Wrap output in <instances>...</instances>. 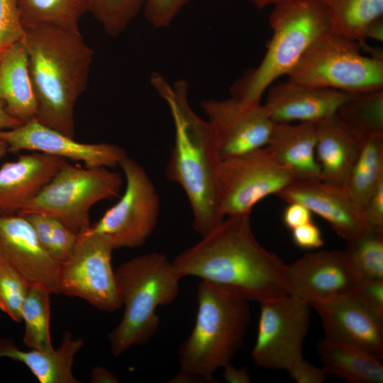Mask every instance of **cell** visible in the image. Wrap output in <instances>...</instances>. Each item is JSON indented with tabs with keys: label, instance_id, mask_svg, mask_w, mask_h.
I'll return each instance as SVG.
<instances>
[{
	"label": "cell",
	"instance_id": "1",
	"mask_svg": "<svg viewBox=\"0 0 383 383\" xmlns=\"http://www.w3.org/2000/svg\"><path fill=\"white\" fill-rule=\"evenodd\" d=\"M250 215L229 216L172 261L181 278L193 276L260 304L288 295L287 265L256 240Z\"/></svg>",
	"mask_w": 383,
	"mask_h": 383
},
{
	"label": "cell",
	"instance_id": "2",
	"mask_svg": "<svg viewBox=\"0 0 383 383\" xmlns=\"http://www.w3.org/2000/svg\"><path fill=\"white\" fill-rule=\"evenodd\" d=\"M150 82L167 105L174 124V142L166 176L183 189L192 211L193 228L203 236L224 218L218 202L221 159L213 130L190 106L186 80L171 83L154 72Z\"/></svg>",
	"mask_w": 383,
	"mask_h": 383
},
{
	"label": "cell",
	"instance_id": "3",
	"mask_svg": "<svg viewBox=\"0 0 383 383\" xmlns=\"http://www.w3.org/2000/svg\"><path fill=\"white\" fill-rule=\"evenodd\" d=\"M22 40L37 104L35 118L74 138V108L87 89L94 51L79 28H27Z\"/></svg>",
	"mask_w": 383,
	"mask_h": 383
},
{
	"label": "cell",
	"instance_id": "4",
	"mask_svg": "<svg viewBox=\"0 0 383 383\" xmlns=\"http://www.w3.org/2000/svg\"><path fill=\"white\" fill-rule=\"evenodd\" d=\"M194 326L180 345L179 372L170 382H211L242 347L251 321L249 301L201 280Z\"/></svg>",
	"mask_w": 383,
	"mask_h": 383
},
{
	"label": "cell",
	"instance_id": "5",
	"mask_svg": "<svg viewBox=\"0 0 383 383\" xmlns=\"http://www.w3.org/2000/svg\"><path fill=\"white\" fill-rule=\"evenodd\" d=\"M115 274L124 311L108 338L111 353L117 357L132 346L147 343L157 333L160 319L156 310L176 299L182 278L172 262L157 252L123 262Z\"/></svg>",
	"mask_w": 383,
	"mask_h": 383
},
{
	"label": "cell",
	"instance_id": "6",
	"mask_svg": "<svg viewBox=\"0 0 383 383\" xmlns=\"http://www.w3.org/2000/svg\"><path fill=\"white\" fill-rule=\"evenodd\" d=\"M269 16L272 35L260 63L231 87V96L248 104L261 103L267 89L287 76L306 50L331 31L327 11L318 0H282Z\"/></svg>",
	"mask_w": 383,
	"mask_h": 383
},
{
	"label": "cell",
	"instance_id": "7",
	"mask_svg": "<svg viewBox=\"0 0 383 383\" xmlns=\"http://www.w3.org/2000/svg\"><path fill=\"white\" fill-rule=\"evenodd\" d=\"M287 77L349 94L383 89V57L365 55L360 42L331 31L312 44Z\"/></svg>",
	"mask_w": 383,
	"mask_h": 383
},
{
	"label": "cell",
	"instance_id": "8",
	"mask_svg": "<svg viewBox=\"0 0 383 383\" xmlns=\"http://www.w3.org/2000/svg\"><path fill=\"white\" fill-rule=\"evenodd\" d=\"M122 180L120 174L109 167L67 163L16 214L43 213L81 235L91 226V208L118 197Z\"/></svg>",
	"mask_w": 383,
	"mask_h": 383
},
{
	"label": "cell",
	"instance_id": "9",
	"mask_svg": "<svg viewBox=\"0 0 383 383\" xmlns=\"http://www.w3.org/2000/svg\"><path fill=\"white\" fill-rule=\"evenodd\" d=\"M118 165L126 180L123 195L84 233L106 235L114 250L143 245L154 231L160 214L159 195L145 170L128 155Z\"/></svg>",
	"mask_w": 383,
	"mask_h": 383
},
{
	"label": "cell",
	"instance_id": "10",
	"mask_svg": "<svg viewBox=\"0 0 383 383\" xmlns=\"http://www.w3.org/2000/svg\"><path fill=\"white\" fill-rule=\"evenodd\" d=\"M296 178L266 146L221 162L218 202L226 217L250 215L264 198L277 194Z\"/></svg>",
	"mask_w": 383,
	"mask_h": 383
},
{
	"label": "cell",
	"instance_id": "11",
	"mask_svg": "<svg viewBox=\"0 0 383 383\" xmlns=\"http://www.w3.org/2000/svg\"><path fill=\"white\" fill-rule=\"evenodd\" d=\"M113 250L103 234L78 235L71 255L60 265V293L82 299L106 312L118 309L121 303L111 264Z\"/></svg>",
	"mask_w": 383,
	"mask_h": 383
},
{
	"label": "cell",
	"instance_id": "12",
	"mask_svg": "<svg viewBox=\"0 0 383 383\" xmlns=\"http://www.w3.org/2000/svg\"><path fill=\"white\" fill-rule=\"evenodd\" d=\"M256 341L251 356L256 365L286 370L303 357L309 321V305L290 295L260 303Z\"/></svg>",
	"mask_w": 383,
	"mask_h": 383
},
{
	"label": "cell",
	"instance_id": "13",
	"mask_svg": "<svg viewBox=\"0 0 383 383\" xmlns=\"http://www.w3.org/2000/svg\"><path fill=\"white\" fill-rule=\"evenodd\" d=\"M360 280L345 250L306 254L285 272L287 294L310 307L353 294Z\"/></svg>",
	"mask_w": 383,
	"mask_h": 383
},
{
	"label": "cell",
	"instance_id": "14",
	"mask_svg": "<svg viewBox=\"0 0 383 383\" xmlns=\"http://www.w3.org/2000/svg\"><path fill=\"white\" fill-rule=\"evenodd\" d=\"M201 107L213 130L221 160L267 145L274 123L261 103L231 96L204 100Z\"/></svg>",
	"mask_w": 383,
	"mask_h": 383
},
{
	"label": "cell",
	"instance_id": "15",
	"mask_svg": "<svg viewBox=\"0 0 383 383\" xmlns=\"http://www.w3.org/2000/svg\"><path fill=\"white\" fill-rule=\"evenodd\" d=\"M0 140L7 143L9 152L23 150L43 152L82 162L86 167H113L128 155L119 145L81 143L40 123L35 118L18 127L0 130Z\"/></svg>",
	"mask_w": 383,
	"mask_h": 383
},
{
	"label": "cell",
	"instance_id": "16",
	"mask_svg": "<svg viewBox=\"0 0 383 383\" xmlns=\"http://www.w3.org/2000/svg\"><path fill=\"white\" fill-rule=\"evenodd\" d=\"M0 261L14 268L30 284L45 286L60 294V262L40 245L35 232L23 216L0 214Z\"/></svg>",
	"mask_w": 383,
	"mask_h": 383
},
{
	"label": "cell",
	"instance_id": "17",
	"mask_svg": "<svg viewBox=\"0 0 383 383\" xmlns=\"http://www.w3.org/2000/svg\"><path fill=\"white\" fill-rule=\"evenodd\" d=\"M276 195L287 203L304 204L347 241L367 227L362 210L343 186L320 179H295Z\"/></svg>",
	"mask_w": 383,
	"mask_h": 383
},
{
	"label": "cell",
	"instance_id": "18",
	"mask_svg": "<svg viewBox=\"0 0 383 383\" xmlns=\"http://www.w3.org/2000/svg\"><path fill=\"white\" fill-rule=\"evenodd\" d=\"M311 307L321 317L326 339L383 357V317L366 307L354 293Z\"/></svg>",
	"mask_w": 383,
	"mask_h": 383
},
{
	"label": "cell",
	"instance_id": "19",
	"mask_svg": "<svg viewBox=\"0 0 383 383\" xmlns=\"http://www.w3.org/2000/svg\"><path fill=\"white\" fill-rule=\"evenodd\" d=\"M264 104L274 123L317 122L335 114L350 94L299 84L287 79L273 83Z\"/></svg>",
	"mask_w": 383,
	"mask_h": 383
},
{
	"label": "cell",
	"instance_id": "20",
	"mask_svg": "<svg viewBox=\"0 0 383 383\" xmlns=\"http://www.w3.org/2000/svg\"><path fill=\"white\" fill-rule=\"evenodd\" d=\"M67 163V160L31 152L0 167V214L18 213Z\"/></svg>",
	"mask_w": 383,
	"mask_h": 383
},
{
	"label": "cell",
	"instance_id": "21",
	"mask_svg": "<svg viewBox=\"0 0 383 383\" xmlns=\"http://www.w3.org/2000/svg\"><path fill=\"white\" fill-rule=\"evenodd\" d=\"M316 137L317 122L274 123L265 146L296 179L322 180Z\"/></svg>",
	"mask_w": 383,
	"mask_h": 383
},
{
	"label": "cell",
	"instance_id": "22",
	"mask_svg": "<svg viewBox=\"0 0 383 383\" xmlns=\"http://www.w3.org/2000/svg\"><path fill=\"white\" fill-rule=\"evenodd\" d=\"M363 140L335 115L317 121L316 156L322 180L344 187Z\"/></svg>",
	"mask_w": 383,
	"mask_h": 383
},
{
	"label": "cell",
	"instance_id": "23",
	"mask_svg": "<svg viewBox=\"0 0 383 383\" xmlns=\"http://www.w3.org/2000/svg\"><path fill=\"white\" fill-rule=\"evenodd\" d=\"M84 345L82 338H74L65 331L57 349L25 351L13 340L0 338V357L24 363L40 383H79L72 372L75 355Z\"/></svg>",
	"mask_w": 383,
	"mask_h": 383
},
{
	"label": "cell",
	"instance_id": "24",
	"mask_svg": "<svg viewBox=\"0 0 383 383\" xmlns=\"http://www.w3.org/2000/svg\"><path fill=\"white\" fill-rule=\"evenodd\" d=\"M0 101L10 115L23 123L35 117L37 104L22 40L0 54Z\"/></svg>",
	"mask_w": 383,
	"mask_h": 383
},
{
	"label": "cell",
	"instance_id": "25",
	"mask_svg": "<svg viewBox=\"0 0 383 383\" xmlns=\"http://www.w3.org/2000/svg\"><path fill=\"white\" fill-rule=\"evenodd\" d=\"M318 353L328 375L351 383H382L383 365L379 358L365 350L324 338Z\"/></svg>",
	"mask_w": 383,
	"mask_h": 383
},
{
	"label": "cell",
	"instance_id": "26",
	"mask_svg": "<svg viewBox=\"0 0 383 383\" xmlns=\"http://www.w3.org/2000/svg\"><path fill=\"white\" fill-rule=\"evenodd\" d=\"M383 182V135L365 139L344 187L362 210Z\"/></svg>",
	"mask_w": 383,
	"mask_h": 383
},
{
	"label": "cell",
	"instance_id": "27",
	"mask_svg": "<svg viewBox=\"0 0 383 383\" xmlns=\"http://www.w3.org/2000/svg\"><path fill=\"white\" fill-rule=\"evenodd\" d=\"M326 9L331 32L365 41L370 24L383 16V0H318Z\"/></svg>",
	"mask_w": 383,
	"mask_h": 383
},
{
	"label": "cell",
	"instance_id": "28",
	"mask_svg": "<svg viewBox=\"0 0 383 383\" xmlns=\"http://www.w3.org/2000/svg\"><path fill=\"white\" fill-rule=\"evenodd\" d=\"M24 29L55 27L78 29L82 16L88 12V0H18Z\"/></svg>",
	"mask_w": 383,
	"mask_h": 383
},
{
	"label": "cell",
	"instance_id": "29",
	"mask_svg": "<svg viewBox=\"0 0 383 383\" xmlns=\"http://www.w3.org/2000/svg\"><path fill=\"white\" fill-rule=\"evenodd\" d=\"M335 115L363 140L383 135V89L350 94Z\"/></svg>",
	"mask_w": 383,
	"mask_h": 383
},
{
	"label": "cell",
	"instance_id": "30",
	"mask_svg": "<svg viewBox=\"0 0 383 383\" xmlns=\"http://www.w3.org/2000/svg\"><path fill=\"white\" fill-rule=\"evenodd\" d=\"M52 294L43 285L30 284L23 301L21 316L25 323L23 343L30 349L50 350L53 347L50 333Z\"/></svg>",
	"mask_w": 383,
	"mask_h": 383
},
{
	"label": "cell",
	"instance_id": "31",
	"mask_svg": "<svg viewBox=\"0 0 383 383\" xmlns=\"http://www.w3.org/2000/svg\"><path fill=\"white\" fill-rule=\"evenodd\" d=\"M345 250L361 279H383V228L367 227Z\"/></svg>",
	"mask_w": 383,
	"mask_h": 383
},
{
	"label": "cell",
	"instance_id": "32",
	"mask_svg": "<svg viewBox=\"0 0 383 383\" xmlns=\"http://www.w3.org/2000/svg\"><path fill=\"white\" fill-rule=\"evenodd\" d=\"M143 4L144 0H88V12L106 34L116 37L134 20Z\"/></svg>",
	"mask_w": 383,
	"mask_h": 383
},
{
	"label": "cell",
	"instance_id": "33",
	"mask_svg": "<svg viewBox=\"0 0 383 383\" xmlns=\"http://www.w3.org/2000/svg\"><path fill=\"white\" fill-rule=\"evenodd\" d=\"M28 287L14 268L0 261V310L15 322L22 321L21 309Z\"/></svg>",
	"mask_w": 383,
	"mask_h": 383
},
{
	"label": "cell",
	"instance_id": "34",
	"mask_svg": "<svg viewBox=\"0 0 383 383\" xmlns=\"http://www.w3.org/2000/svg\"><path fill=\"white\" fill-rule=\"evenodd\" d=\"M25 29L21 21L18 0H0V54L21 40Z\"/></svg>",
	"mask_w": 383,
	"mask_h": 383
},
{
	"label": "cell",
	"instance_id": "35",
	"mask_svg": "<svg viewBox=\"0 0 383 383\" xmlns=\"http://www.w3.org/2000/svg\"><path fill=\"white\" fill-rule=\"evenodd\" d=\"M189 0H144L146 20L157 28L168 27Z\"/></svg>",
	"mask_w": 383,
	"mask_h": 383
},
{
	"label": "cell",
	"instance_id": "36",
	"mask_svg": "<svg viewBox=\"0 0 383 383\" xmlns=\"http://www.w3.org/2000/svg\"><path fill=\"white\" fill-rule=\"evenodd\" d=\"M78 240V235L64 224L52 218V249L50 256L63 262L71 255Z\"/></svg>",
	"mask_w": 383,
	"mask_h": 383
},
{
	"label": "cell",
	"instance_id": "37",
	"mask_svg": "<svg viewBox=\"0 0 383 383\" xmlns=\"http://www.w3.org/2000/svg\"><path fill=\"white\" fill-rule=\"evenodd\" d=\"M354 294L370 310L383 317V279H361Z\"/></svg>",
	"mask_w": 383,
	"mask_h": 383
},
{
	"label": "cell",
	"instance_id": "38",
	"mask_svg": "<svg viewBox=\"0 0 383 383\" xmlns=\"http://www.w3.org/2000/svg\"><path fill=\"white\" fill-rule=\"evenodd\" d=\"M287 371L298 383H322L328 375L323 367H316L303 357L293 363Z\"/></svg>",
	"mask_w": 383,
	"mask_h": 383
},
{
	"label": "cell",
	"instance_id": "39",
	"mask_svg": "<svg viewBox=\"0 0 383 383\" xmlns=\"http://www.w3.org/2000/svg\"><path fill=\"white\" fill-rule=\"evenodd\" d=\"M23 216L31 225L41 247L50 255L52 249V217L43 213H29L23 215Z\"/></svg>",
	"mask_w": 383,
	"mask_h": 383
},
{
	"label": "cell",
	"instance_id": "40",
	"mask_svg": "<svg viewBox=\"0 0 383 383\" xmlns=\"http://www.w3.org/2000/svg\"><path fill=\"white\" fill-rule=\"evenodd\" d=\"M362 213L367 226L383 228V182L367 201Z\"/></svg>",
	"mask_w": 383,
	"mask_h": 383
},
{
	"label": "cell",
	"instance_id": "41",
	"mask_svg": "<svg viewBox=\"0 0 383 383\" xmlns=\"http://www.w3.org/2000/svg\"><path fill=\"white\" fill-rule=\"evenodd\" d=\"M292 231L294 243L301 248L315 249L323 245L321 232L312 221Z\"/></svg>",
	"mask_w": 383,
	"mask_h": 383
},
{
	"label": "cell",
	"instance_id": "42",
	"mask_svg": "<svg viewBox=\"0 0 383 383\" xmlns=\"http://www.w3.org/2000/svg\"><path fill=\"white\" fill-rule=\"evenodd\" d=\"M282 215L284 224L291 230L312 221L311 211L304 204L290 202Z\"/></svg>",
	"mask_w": 383,
	"mask_h": 383
},
{
	"label": "cell",
	"instance_id": "43",
	"mask_svg": "<svg viewBox=\"0 0 383 383\" xmlns=\"http://www.w3.org/2000/svg\"><path fill=\"white\" fill-rule=\"evenodd\" d=\"M222 368L223 370V379L227 382L248 383L250 382V375L245 368H237L233 366L231 362L226 364Z\"/></svg>",
	"mask_w": 383,
	"mask_h": 383
},
{
	"label": "cell",
	"instance_id": "44",
	"mask_svg": "<svg viewBox=\"0 0 383 383\" xmlns=\"http://www.w3.org/2000/svg\"><path fill=\"white\" fill-rule=\"evenodd\" d=\"M91 383H117L118 377L111 371L103 367H95L91 370L90 375Z\"/></svg>",
	"mask_w": 383,
	"mask_h": 383
},
{
	"label": "cell",
	"instance_id": "45",
	"mask_svg": "<svg viewBox=\"0 0 383 383\" xmlns=\"http://www.w3.org/2000/svg\"><path fill=\"white\" fill-rule=\"evenodd\" d=\"M23 123L18 118L10 115L5 108V104L0 101V130H7L19 126Z\"/></svg>",
	"mask_w": 383,
	"mask_h": 383
},
{
	"label": "cell",
	"instance_id": "46",
	"mask_svg": "<svg viewBox=\"0 0 383 383\" xmlns=\"http://www.w3.org/2000/svg\"><path fill=\"white\" fill-rule=\"evenodd\" d=\"M372 39L379 42L383 40V18H379L368 26L365 33V40Z\"/></svg>",
	"mask_w": 383,
	"mask_h": 383
},
{
	"label": "cell",
	"instance_id": "47",
	"mask_svg": "<svg viewBox=\"0 0 383 383\" xmlns=\"http://www.w3.org/2000/svg\"><path fill=\"white\" fill-rule=\"evenodd\" d=\"M258 9H263L264 8L273 6L282 0H245Z\"/></svg>",
	"mask_w": 383,
	"mask_h": 383
},
{
	"label": "cell",
	"instance_id": "48",
	"mask_svg": "<svg viewBox=\"0 0 383 383\" xmlns=\"http://www.w3.org/2000/svg\"><path fill=\"white\" fill-rule=\"evenodd\" d=\"M8 152V145L4 140H0V160L4 157Z\"/></svg>",
	"mask_w": 383,
	"mask_h": 383
}]
</instances>
